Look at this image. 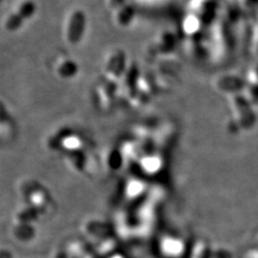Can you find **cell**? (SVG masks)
<instances>
[{"mask_svg": "<svg viewBox=\"0 0 258 258\" xmlns=\"http://www.w3.org/2000/svg\"><path fill=\"white\" fill-rule=\"evenodd\" d=\"M86 24L87 19L83 11L78 10L73 13L69 20L67 29V37L70 43L77 44L83 39L86 29Z\"/></svg>", "mask_w": 258, "mask_h": 258, "instance_id": "obj_2", "label": "cell"}, {"mask_svg": "<svg viewBox=\"0 0 258 258\" xmlns=\"http://www.w3.org/2000/svg\"><path fill=\"white\" fill-rule=\"evenodd\" d=\"M37 12V4L34 1H25L17 13L10 16L5 22V28L9 32H16L22 27L23 23L35 16Z\"/></svg>", "mask_w": 258, "mask_h": 258, "instance_id": "obj_1", "label": "cell"}, {"mask_svg": "<svg viewBox=\"0 0 258 258\" xmlns=\"http://www.w3.org/2000/svg\"><path fill=\"white\" fill-rule=\"evenodd\" d=\"M133 17V12L129 8H124L120 11L119 15V22L121 25H127Z\"/></svg>", "mask_w": 258, "mask_h": 258, "instance_id": "obj_3", "label": "cell"}]
</instances>
